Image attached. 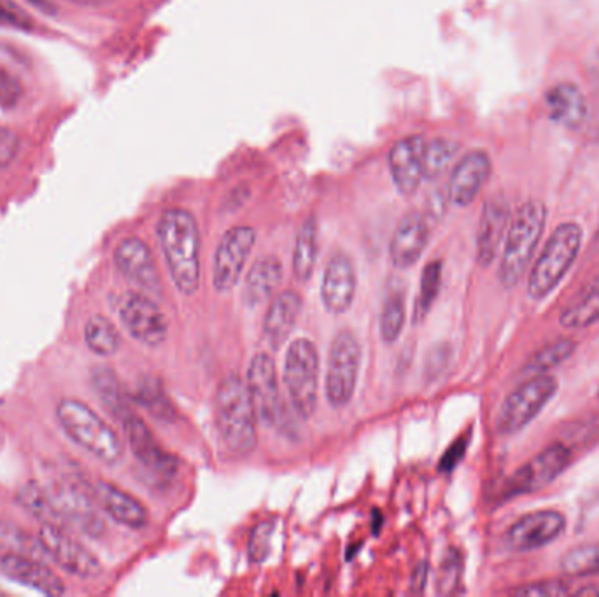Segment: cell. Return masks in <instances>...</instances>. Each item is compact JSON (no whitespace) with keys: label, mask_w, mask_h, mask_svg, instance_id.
<instances>
[{"label":"cell","mask_w":599,"mask_h":597,"mask_svg":"<svg viewBox=\"0 0 599 597\" xmlns=\"http://www.w3.org/2000/svg\"><path fill=\"white\" fill-rule=\"evenodd\" d=\"M430 240V226L428 219L421 212L412 211L405 214L396 226L391 246H389V258L391 263L400 270L414 267L421 260L424 249Z\"/></svg>","instance_id":"obj_22"},{"label":"cell","mask_w":599,"mask_h":597,"mask_svg":"<svg viewBox=\"0 0 599 597\" xmlns=\"http://www.w3.org/2000/svg\"><path fill=\"white\" fill-rule=\"evenodd\" d=\"M547 116L559 127L577 130L589 116V104L584 92L573 83H557L543 95Z\"/></svg>","instance_id":"obj_25"},{"label":"cell","mask_w":599,"mask_h":597,"mask_svg":"<svg viewBox=\"0 0 599 597\" xmlns=\"http://www.w3.org/2000/svg\"><path fill=\"white\" fill-rule=\"evenodd\" d=\"M547 223V207L540 200H528L517 209L510 219L507 235L503 240L500 263V282L505 288H514L526 274L533 260L536 247L542 240Z\"/></svg>","instance_id":"obj_4"},{"label":"cell","mask_w":599,"mask_h":597,"mask_svg":"<svg viewBox=\"0 0 599 597\" xmlns=\"http://www.w3.org/2000/svg\"><path fill=\"white\" fill-rule=\"evenodd\" d=\"M459 146L456 142L447 139H435L426 142L424 148V177L426 179H437L442 176L449 165L458 156Z\"/></svg>","instance_id":"obj_36"},{"label":"cell","mask_w":599,"mask_h":597,"mask_svg":"<svg viewBox=\"0 0 599 597\" xmlns=\"http://www.w3.org/2000/svg\"><path fill=\"white\" fill-rule=\"evenodd\" d=\"M282 263L275 256H261L249 268L244 281L242 300L247 307H258L261 303L268 302L282 282Z\"/></svg>","instance_id":"obj_27"},{"label":"cell","mask_w":599,"mask_h":597,"mask_svg":"<svg viewBox=\"0 0 599 597\" xmlns=\"http://www.w3.org/2000/svg\"><path fill=\"white\" fill-rule=\"evenodd\" d=\"M459 575H461V561L458 554H449L445 557L440 575H438V592L440 594H451L452 590L458 585Z\"/></svg>","instance_id":"obj_42"},{"label":"cell","mask_w":599,"mask_h":597,"mask_svg":"<svg viewBox=\"0 0 599 597\" xmlns=\"http://www.w3.org/2000/svg\"><path fill=\"white\" fill-rule=\"evenodd\" d=\"M566 519L554 510L526 513L508 529V547L515 552H529L549 545L564 533Z\"/></svg>","instance_id":"obj_16"},{"label":"cell","mask_w":599,"mask_h":597,"mask_svg":"<svg viewBox=\"0 0 599 597\" xmlns=\"http://www.w3.org/2000/svg\"><path fill=\"white\" fill-rule=\"evenodd\" d=\"M78 2H85V4H99V2H104V0H78Z\"/></svg>","instance_id":"obj_48"},{"label":"cell","mask_w":599,"mask_h":597,"mask_svg":"<svg viewBox=\"0 0 599 597\" xmlns=\"http://www.w3.org/2000/svg\"><path fill=\"white\" fill-rule=\"evenodd\" d=\"M442 261L433 260L424 267L417 293L416 305H414V321L421 323L428 316L433 303L437 300L442 286Z\"/></svg>","instance_id":"obj_34"},{"label":"cell","mask_w":599,"mask_h":597,"mask_svg":"<svg viewBox=\"0 0 599 597\" xmlns=\"http://www.w3.org/2000/svg\"><path fill=\"white\" fill-rule=\"evenodd\" d=\"M36 538L43 554L48 555L65 573L85 580L102 575L99 559L60 524H41Z\"/></svg>","instance_id":"obj_10"},{"label":"cell","mask_w":599,"mask_h":597,"mask_svg":"<svg viewBox=\"0 0 599 597\" xmlns=\"http://www.w3.org/2000/svg\"><path fill=\"white\" fill-rule=\"evenodd\" d=\"M510 205L503 195H494L486 200L480 214L477 230V261L482 267H489L507 235L510 225Z\"/></svg>","instance_id":"obj_23"},{"label":"cell","mask_w":599,"mask_h":597,"mask_svg":"<svg viewBox=\"0 0 599 597\" xmlns=\"http://www.w3.org/2000/svg\"><path fill=\"white\" fill-rule=\"evenodd\" d=\"M493 163L486 151L473 149L468 151L456 163L449 179V198L458 207H468L473 200L479 197L480 191L486 186L487 179L491 177Z\"/></svg>","instance_id":"obj_19"},{"label":"cell","mask_w":599,"mask_h":597,"mask_svg":"<svg viewBox=\"0 0 599 597\" xmlns=\"http://www.w3.org/2000/svg\"><path fill=\"white\" fill-rule=\"evenodd\" d=\"M272 534H274V524L270 520L260 522L254 527L251 538H249V559L261 564L268 559L270 547H272Z\"/></svg>","instance_id":"obj_39"},{"label":"cell","mask_w":599,"mask_h":597,"mask_svg":"<svg viewBox=\"0 0 599 597\" xmlns=\"http://www.w3.org/2000/svg\"><path fill=\"white\" fill-rule=\"evenodd\" d=\"M407 324V302L403 291H393L382 305L379 331L384 344H395Z\"/></svg>","instance_id":"obj_32"},{"label":"cell","mask_w":599,"mask_h":597,"mask_svg":"<svg viewBox=\"0 0 599 597\" xmlns=\"http://www.w3.org/2000/svg\"><path fill=\"white\" fill-rule=\"evenodd\" d=\"M118 317L128 335L146 347H160L169 337V319L144 291L121 296Z\"/></svg>","instance_id":"obj_11"},{"label":"cell","mask_w":599,"mask_h":597,"mask_svg":"<svg viewBox=\"0 0 599 597\" xmlns=\"http://www.w3.org/2000/svg\"><path fill=\"white\" fill-rule=\"evenodd\" d=\"M466 445H468L466 438H459L458 442L452 443L451 449L445 452L444 459L440 463V468L444 471L452 470L463 459V456H465Z\"/></svg>","instance_id":"obj_45"},{"label":"cell","mask_w":599,"mask_h":597,"mask_svg":"<svg viewBox=\"0 0 599 597\" xmlns=\"http://www.w3.org/2000/svg\"><path fill=\"white\" fill-rule=\"evenodd\" d=\"M319 232L318 221L312 216L307 219L296 235L293 251V274L298 281L307 282L318 263Z\"/></svg>","instance_id":"obj_29"},{"label":"cell","mask_w":599,"mask_h":597,"mask_svg":"<svg viewBox=\"0 0 599 597\" xmlns=\"http://www.w3.org/2000/svg\"><path fill=\"white\" fill-rule=\"evenodd\" d=\"M114 265L128 281L134 282L144 293L162 295V281L155 256L144 240L137 237L121 240L114 251Z\"/></svg>","instance_id":"obj_15"},{"label":"cell","mask_w":599,"mask_h":597,"mask_svg":"<svg viewBox=\"0 0 599 597\" xmlns=\"http://www.w3.org/2000/svg\"><path fill=\"white\" fill-rule=\"evenodd\" d=\"M18 137L11 130L0 128V167H6L18 151Z\"/></svg>","instance_id":"obj_44"},{"label":"cell","mask_w":599,"mask_h":597,"mask_svg":"<svg viewBox=\"0 0 599 597\" xmlns=\"http://www.w3.org/2000/svg\"><path fill=\"white\" fill-rule=\"evenodd\" d=\"M246 384L258 417L268 426H279L284 419L279 377L274 359L267 352L256 354L247 368Z\"/></svg>","instance_id":"obj_13"},{"label":"cell","mask_w":599,"mask_h":597,"mask_svg":"<svg viewBox=\"0 0 599 597\" xmlns=\"http://www.w3.org/2000/svg\"><path fill=\"white\" fill-rule=\"evenodd\" d=\"M55 414L65 435L100 463L118 464L123 459L125 447L120 435L85 401L62 398Z\"/></svg>","instance_id":"obj_3"},{"label":"cell","mask_w":599,"mask_h":597,"mask_svg":"<svg viewBox=\"0 0 599 597\" xmlns=\"http://www.w3.org/2000/svg\"><path fill=\"white\" fill-rule=\"evenodd\" d=\"M300 312H302V298L293 289L282 291L281 295L275 296L263 321V337L268 347L277 351L286 344L289 335L295 330Z\"/></svg>","instance_id":"obj_26"},{"label":"cell","mask_w":599,"mask_h":597,"mask_svg":"<svg viewBox=\"0 0 599 597\" xmlns=\"http://www.w3.org/2000/svg\"><path fill=\"white\" fill-rule=\"evenodd\" d=\"M137 398L151 414L155 415L156 419H162V421L174 419V415H176L174 405L170 403L169 398L163 393L162 386L156 380H146L139 389Z\"/></svg>","instance_id":"obj_38"},{"label":"cell","mask_w":599,"mask_h":597,"mask_svg":"<svg viewBox=\"0 0 599 597\" xmlns=\"http://www.w3.org/2000/svg\"><path fill=\"white\" fill-rule=\"evenodd\" d=\"M582 228L577 223H563L550 235L542 253L531 268L528 281V295L533 300H543L549 296L564 275L573 267L582 247Z\"/></svg>","instance_id":"obj_5"},{"label":"cell","mask_w":599,"mask_h":597,"mask_svg":"<svg viewBox=\"0 0 599 597\" xmlns=\"http://www.w3.org/2000/svg\"><path fill=\"white\" fill-rule=\"evenodd\" d=\"M361 358L360 340L353 331L340 330L332 340L326 365V398L332 407H347L353 400L360 377Z\"/></svg>","instance_id":"obj_7"},{"label":"cell","mask_w":599,"mask_h":597,"mask_svg":"<svg viewBox=\"0 0 599 597\" xmlns=\"http://www.w3.org/2000/svg\"><path fill=\"white\" fill-rule=\"evenodd\" d=\"M85 344L93 354L109 358L120 351L121 335L118 328L114 326L107 317L92 316L85 324Z\"/></svg>","instance_id":"obj_30"},{"label":"cell","mask_w":599,"mask_h":597,"mask_svg":"<svg viewBox=\"0 0 599 597\" xmlns=\"http://www.w3.org/2000/svg\"><path fill=\"white\" fill-rule=\"evenodd\" d=\"M575 596H599V585H592V587H584V589L577 590V592H575Z\"/></svg>","instance_id":"obj_47"},{"label":"cell","mask_w":599,"mask_h":597,"mask_svg":"<svg viewBox=\"0 0 599 597\" xmlns=\"http://www.w3.org/2000/svg\"><path fill=\"white\" fill-rule=\"evenodd\" d=\"M599 323V274L578 293L561 314V326L584 330Z\"/></svg>","instance_id":"obj_28"},{"label":"cell","mask_w":599,"mask_h":597,"mask_svg":"<svg viewBox=\"0 0 599 597\" xmlns=\"http://www.w3.org/2000/svg\"><path fill=\"white\" fill-rule=\"evenodd\" d=\"M23 90L20 81L11 72L0 65V106L13 107L22 99Z\"/></svg>","instance_id":"obj_43"},{"label":"cell","mask_w":599,"mask_h":597,"mask_svg":"<svg viewBox=\"0 0 599 597\" xmlns=\"http://www.w3.org/2000/svg\"><path fill=\"white\" fill-rule=\"evenodd\" d=\"M570 461V449H566L561 443H552L515 471L514 477L507 484V496H519L542 489L554 482L568 468Z\"/></svg>","instance_id":"obj_14"},{"label":"cell","mask_w":599,"mask_h":597,"mask_svg":"<svg viewBox=\"0 0 599 597\" xmlns=\"http://www.w3.org/2000/svg\"><path fill=\"white\" fill-rule=\"evenodd\" d=\"M51 501L57 510L60 524H69L79 529L81 533L97 538L104 533L106 524L100 517L99 505L93 499L90 484L83 485L72 480L53 482L48 487Z\"/></svg>","instance_id":"obj_9"},{"label":"cell","mask_w":599,"mask_h":597,"mask_svg":"<svg viewBox=\"0 0 599 597\" xmlns=\"http://www.w3.org/2000/svg\"><path fill=\"white\" fill-rule=\"evenodd\" d=\"M92 379L95 393H99L100 400L104 401V405L116 417L123 419L130 412V407H128L127 396L121 389L120 380L116 379L113 370H109L106 366H99L93 370Z\"/></svg>","instance_id":"obj_33"},{"label":"cell","mask_w":599,"mask_h":597,"mask_svg":"<svg viewBox=\"0 0 599 597\" xmlns=\"http://www.w3.org/2000/svg\"><path fill=\"white\" fill-rule=\"evenodd\" d=\"M121 422L125 428L128 445L144 468H148L153 473H163V475H172L177 470L176 457L163 449L155 435L151 433L148 424L142 421L139 415H135L130 410L121 419Z\"/></svg>","instance_id":"obj_21"},{"label":"cell","mask_w":599,"mask_h":597,"mask_svg":"<svg viewBox=\"0 0 599 597\" xmlns=\"http://www.w3.org/2000/svg\"><path fill=\"white\" fill-rule=\"evenodd\" d=\"M16 501L25 512L30 513L41 524H60L48 487H44L36 480L23 485L16 494Z\"/></svg>","instance_id":"obj_31"},{"label":"cell","mask_w":599,"mask_h":597,"mask_svg":"<svg viewBox=\"0 0 599 597\" xmlns=\"http://www.w3.org/2000/svg\"><path fill=\"white\" fill-rule=\"evenodd\" d=\"M0 573L9 580L37 590L46 596H64L67 592L64 580L50 569L48 564L39 561V557L34 555L16 554V552L2 555Z\"/></svg>","instance_id":"obj_17"},{"label":"cell","mask_w":599,"mask_h":597,"mask_svg":"<svg viewBox=\"0 0 599 597\" xmlns=\"http://www.w3.org/2000/svg\"><path fill=\"white\" fill-rule=\"evenodd\" d=\"M577 349V344L570 338H559L552 344L545 345L542 351L536 352L531 358L524 372L540 375V373H549L552 368L563 365L566 359L570 358L571 354Z\"/></svg>","instance_id":"obj_35"},{"label":"cell","mask_w":599,"mask_h":597,"mask_svg":"<svg viewBox=\"0 0 599 597\" xmlns=\"http://www.w3.org/2000/svg\"><path fill=\"white\" fill-rule=\"evenodd\" d=\"M424 148L426 141L421 135H410L396 142L388 156L389 172L396 190L403 197H412L424 179Z\"/></svg>","instance_id":"obj_18"},{"label":"cell","mask_w":599,"mask_h":597,"mask_svg":"<svg viewBox=\"0 0 599 597\" xmlns=\"http://www.w3.org/2000/svg\"><path fill=\"white\" fill-rule=\"evenodd\" d=\"M426 580H428V562H419L410 576V590L414 594H423Z\"/></svg>","instance_id":"obj_46"},{"label":"cell","mask_w":599,"mask_h":597,"mask_svg":"<svg viewBox=\"0 0 599 597\" xmlns=\"http://www.w3.org/2000/svg\"><path fill=\"white\" fill-rule=\"evenodd\" d=\"M90 491L99 508L121 526L142 529L148 524V508L118 485L106 480H97L95 484L90 485Z\"/></svg>","instance_id":"obj_24"},{"label":"cell","mask_w":599,"mask_h":597,"mask_svg":"<svg viewBox=\"0 0 599 597\" xmlns=\"http://www.w3.org/2000/svg\"><path fill=\"white\" fill-rule=\"evenodd\" d=\"M514 594L524 597H559L570 594V587L559 580H549V582L529 583L521 589H515Z\"/></svg>","instance_id":"obj_41"},{"label":"cell","mask_w":599,"mask_h":597,"mask_svg":"<svg viewBox=\"0 0 599 597\" xmlns=\"http://www.w3.org/2000/svg\"><path fill=\"white\" fill-rule=\"evenodd\" d=\"M254 244L256 232L251 226H235L223 235L216 247L212 268V282L216 291L228 293L237 286L247 260L253 253Z\"/></svg>","instance_id":"obj_12"},{"label":"cell","mask_w":599,"mask_h":597,"mask_svg":"<svg viewBox=\"0 0 599 597\" xmlns=\"http://www.w3.org/2000/svg\"><path fill=\"white\" fill-rule=\"evenodd\" d=\"M214 410L219 440L225 449L232 456H249L258 443V412L246 382L239 375H226L219 382Z\"/></svg>","instance_id":"obj_2"},{"label":"cell","mask_w":599,"mask_h":597,"mask_svg":"<svg viewBox=\"0 0 599 597\" xmlns=\"http://www.w3.org/2000/svg\"><path fill=\"white\" fill-rule=\"evenodd\" d=\"M561 568L571 576L599 575V541L566 552Z\"/></svg>","instance_id":"obj_37"},{"label":"cell","mask_w":599,"mask_h":597,"mask_svg":"<svg viewBox=\"0 0 599 597\" xmlns=\"http://www.w3.org/2000/svg\"><path fill=\"white\" fill-rule=\"evenodd\" d=\"M556 393L557 379L554 375L550 373L533 375L531 379L508 394L507 400L503 401L496 428L501 435L519 433L542 412Z\"/></svg>","instance_id":"obj_8"},{"label":"cell","mask_w":599,"mask_h":597,"mask_svg":"<svg viewBox=\"0 0 599 597\" xmlns=\"http://www.w3.org/2000/svg\"><path fill=\"white\" fill-rule=\"evenodd\" d=\"M321 359L316 344L309 338H296L288 345L284 359V386L291 407L300 419H311L316 414L319 398Z\"/></svg>","instance_id":"obj_6"},{"label":"cell","mask_w":599,"mask_h":597,"mask_svg":"<svg viewBox=\"0 0 599 597\" xmlns=\"http://www.w3.org/2000/svg\"><path fill=\"white\" fill-rule=\"evenodd\" d=\"M0 27L30 30L34 27V22L13 0H0Z\"/></svg>","instance_id":"obj_40"},{"label":"cell","mask_w":599,"mask_h":597,"mask_svg":"<svg viewBox=\"0 0 599 597\" xmlns=\"http://www.w3.org/2000/svg\"><path fill=\"white\" fill-rule=\"evenodd\" d=\"M158 240L177 291L193 296L200 288L202 237L197 219L186 209H169L158 221Z\"/></svg>","instance_id":"obj_1"},{"label":"cell","mask_w":599,"mask_h":597,"mask_svg":"<svg viewBox=\"0 0 599 597\" xmlns=\"http://www.w3.org/2000/svg\"><path fill=\"white\" fill-rule=\"evenodd\" d=\"M358 288V275L347 254H333L321 281V300L330 314H344L351 309Z\"/></svg>","instance_id":"obj_20"}]
</instances>
